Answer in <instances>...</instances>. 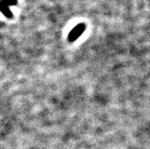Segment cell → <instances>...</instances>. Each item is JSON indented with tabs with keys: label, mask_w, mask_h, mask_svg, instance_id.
I'll list each match as a JSON object with an SVG mask.
<instances>
[{
	"label": "cell",
	"mask_w": 150,
	"mask_h": 149,
	"mask_svg": "<svg viewBox=\"0 0 150 149\" xmlns=\"http://www.w3.org/2000/svg\"><path fill=\"white\" fill-rule=\"evenodd\" d=\"M86 25L83 23H80L76 25L74 28L70 31L68 36V40L69 42L76 41L79 37L82 34V33L86 30Z\"/></svg>",
	"instance_id": "1"
},
{
	"label": "cell",
	"mask_w": 150,
	"mask_h": 149,
	"mask_svg": "<svg viewBox=\"0 0 150 149\" xmlns=\"http://www.w3.org/2000/svg\"><path fill=\"white\" fill-rule=\"evenodd\" d=\"M18 0H0V11L7 18L12 17V13L9 10L10 6L16 5Z\"/></svg>",
	"instance_id": "2"
}]
</instances>
